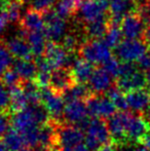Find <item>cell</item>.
Returning a JSON list of instances; mask_svg holds the SVG:
<instances>
[{
	"label": "cell",
	"instance_id": "cell-18",
	"mask_svg": "<svg viewBox=\"0 0 150 151\" xmlns=\"http://www.w3.org/2000/svg\"><path fill=\"white\" fill-rule=\"evenodd\" d=\"M117 88H119L122 91H132L143 88L146 86V78L145 75L141 72L140 69L128 75L119 76L117 79Z\"/></svg>",
	"mask_w": 150,
	"mask_h": 151
},
{
	"label": "cell",
	"instance_id": "cell-54",
	"mask_svg": "<svg viewBox=\"0 0 150 151\" xmlns=\"http://www.w3.org/2000/svg\"><path fill=\"white\" fill-rule=\"evenodd\" d=\"M116 151H128V150H126V149H117Z\"/></svg>",
	"mask_w": 150,
	"mask_h": 151
},
{
	"label": "cell",
	"instance_id": "cell-4",
	"mask_svg": "<svg viewBox=\"0 0 150 151\" xmlns=\"http://www.w3.org/2000/svg\"><path fill=\"white\" fill-rule=\"evenodd\" d=\"M71 54L72 52H69L59 42L50 41L46 44L43 58L48 62L52 69L56 70L62 67H71L74 64L76 60Z\"/></svg>",
	"mask_w": 150,
	"mask_h": 151
},
{
	"label": "cell",
	"instance_id": "cell-41",
	"mask_svg": "<svg viewBox=\"0 0 150 151\" xmlns=\"http://www.w3.org/2000/svg\"><path fill=\"white\" fill-rule=\"evenodd\" d=\"M50 77H52V72L38 71L35 77V81L40 88H47V86H50Z\"/></svg>",
	"mask_w": 150,
	"mask_h": 151
},
{
	"label": "cell",
	"instance_id": "cell-5",
	"mask_svg": "<svg viewBox=\"0 0 150 151\" xmlns=\"http://www.w3.org/2000/svg\"><path fill=\"white\" fill-rule=\"evenodd\" d=\"M55 124H56L57 145L59 147L73 148L82 142L83 133H82V129H79L77 125H73L71 123L66 124V123L57 122V121H55Z\"/></svg>",
	"mask_w": 150,
	"mask_h": 151
},
{
	"label": "cell",
	"instance_id": "cell-8",
	"mask_svg": "<svg viewBox=\"0 0 150 151\" xmlns=\"http://www.w3.org/2000/svg\"><path fill=\"white\" fill-rule=\"evenodd\" d=\"M88 114L93 117L106 119L115 114L116 107L108 97L101 95H93L86 100Z\"/></svg>",
	"mask_w": 150,
	"mask_h": 151
},
{
	"label": "cell",
	"instance_id": "cell-9",
	"mask_svg": "<svg viewBox=\"0 0 150 151\" xmlns=\"http://www.w3.org/2000/svg\"><path fill=\"white\" fill-rule=\"evenodd\" d=\"M88 106L82 100H76V101L69 102L65 105L64 109V118L67 122L71 124L77 125L79 129H85L88 123Z\"/></svg>",
	"mask_w": 150,
	"mask_h": 151
},
{
	"label": "cell",
	"instance_id": "cell-1",
	"mask_svg": "<svg viewBox=\"0 0 150 151\" xmlns=\"http://www.w3.org/2000/svg\"><path fill=\"white\" fill-rule=\"evenodd\" d=\"M85 144L90 151H97L109 145L111 136L105 119L94 117L88 120L85 129Z\"/></svg>",
	"mask_w": 150,
	"mask_h": 151
},
{
	"label": "cell",
	"instance_id": "cell-38",
	"mask_svg": "<svg viewBox=\"0 0 150 151\" xmlns=\"http://www.w3.org/2000/svg\"><path fill=\"white\" fill-rule=\"evenodd\" d=\"M137 14H139L140 19L143 21L145 26H149L150 25V3L149 2H145L143 4L138 5L137 8Z\"/></svg>",
	"mask_w": 150,
	"mask_h": 151
},
{
	"label": "cell",
	"instance_id": "cell-44",
	"mask_svg": "<svg viewBox=\"0 0 150 151\" xmlns=\"http://www.w3.org/2000/svg\"><path fill=\"white\" fill-rule=\"evenodd\" d=\"M7 20H6V18L4 17V14H2V12H0V34H1V32L4 30V28L6 27V24H7Z\"/></svg>",
	"mask_w": 150,
	"mask_h": 151
},
{
	"label": "cell",
	"instance_id": "cell-19",
	"mask_svg": "<svg viewBox=\"0 0 150 151\" xmlns=\"http://www.w3.org/2000/svg\"><path fill=\"white\" fill-rule=\"evenodd\" d=\"M148 129L149 124L145 118L132 114L126 129V138L131 141H140L147 136Z\"/></svg>",
	"mask_w": 150,
	"mask_h": 151
},
{
	"label": "cell",
	"instance_id": "cell-36",
	"mask_svg": "<svg viewBox=\"0 0 150 151\" xmlns=\"http://www.w3.org/2000/svg\"><path fill=\"white\" fill-rule=\"evenodd\" d=\"M120 64L121 63H119L117 58L112 56L110 59H108V60L103 64V68H104L109 74H111L113 77H118V75H119V70H120Z\"/></svg>",
	"mask_w": 150,
	"mask_h": 151
},
{
	"label": "cell",
	"instance_id": "cell-23",
	"mask_svg": "<svg viewBox=\"0 0 150 151\" xmlns=\"http://www.w3.org/2000/svg\"><path fill=\"white\" fill-rule=\"evenodd\" d=\"M14 70L20 75L23 81L33 80L38 72L36 62H33L31 59H18L14 63Z\"/></svg>",
	"mask_w": 150,
	"mask_h": 151
},
{
	"label": "cell",
	"instance_id": "cell-49",
	"mask_svg": "<svg viewBox=\"0 0 150 151\" xmlns=\"http://www.w3.org/2000/svg\"><path fill=\"white\" fill-rule=\"evenodd\" d=\"M97 151H114V150L110 145H107V146H104V147L100 148V149L97 150Z\"/></svg>",
	"mask_w": 150,
	"mask_h": 151
},
{
	"label": "cell",
	"instance_id": "cell-2",
	"mask_svg": "<svg viewBox=\"0 0 150 151\" xmlns=\"http://www.w3.org/2000/svg\"><path fill=\"white\" fill-rule=\"evenodd\" d=\"M78 54L84 60L92 64H104L112 57L111 50L104 40L88 39L80 44Z\"/></svg>",
	"mask_w": 150,
	"mask_h": 151
},
{
	"label": "cell",
	"instance_id": "cell-15",
	"mask_svg": "<svg viewBox=\"0 0 150 151\" xmlns=\"http://www.w3.org/2000/svg\"><path fill=\"white\" fill-rule=\"evenodd\" d=\"M113 76L109 74L104 68L99 67L94 70L88 84L90 88L96 95H102L104 93H107L108 90L112 88V80Z\"/></svg>",
	"mask_w": 150,
	"mask_h": 151
},
{
	"label": "cell",
	"instance_id": "cell-11",
	"mask_svg": "<svg viewBox=\"0 0 150 151\" xmlns=\"http://www.w3.org/2000/svg\"><path fill=\"white\" fill-rule=\"evenodd\" d=\"M138 4L135 0H110L109 1V23L120 25L126 16L137 12Z\"/></svg>",
	"mask_w": 150,
	"mask_h": 151
},
{
	"label": "cell",
	"instance_id": "cell-46",
	"mask_svg": "<svg viewBox=\"0 0 150 151\" xmlns=\"http://www.w3.org/2000/svg\"><path fill=\"white\" fill-rule=\"evenodd\" d=\"M143 143L145 144V145L147 146V148H148V151H150V136H146V137L144 138V139L142 140Z\"/></svg>",
	"mask_w": 150,
	"mask_h": 151
},
{
	"label": "cell",
	"instance_id": "cell-26",
	"mask_svg": "<svg viewBox=\"0 0 150 151\" xmlns=\"http://www.w3.org/2000/svg\"><path fill=\"white\" fill-rule=\"evenodd\" d=\"M82 0H57L55 3V12L62 18H70L77 14Z\"/></svg>",
	"mask_w": 150,
	"mask_h": 151
},
{
	"label": "cell",
	"instance_id": "cell-28",
	"mask_svg": "<svg viewBox=\"0 0 150 151\" xmlns=\"http://www.w3.org/2000/svg\"><path fill=\"white\" fill-rule=\"evenodd\" d=\"M10 93V109L14 110V112H19L21 110H24L29 106V101L26 97L24 90L22 86H14L12 88H9Z\"/></svg>",
	"mask_w": 150,
	"mask_h": 151
},
{
	"label": "cell",
	"instance_id": "cell-31",
	"mask_svg": "<svg viewBox=\"0 0 150 151\" xmlns=\"http://www.w3.org/2000/svg\"><path fill=\"white\" fill-rule=\"evenodd\" d=\"M122 36H123V34L120 29V25L109 23V28L104 37V41L110 48H115L122 41Z\"/></svg>",
	"mask_w": 150,
	"mask_h": 151
},
{
	"label": "cell",
	"instance_id": "cell-47",
	"mask_svg": "<svg viewBox=\"0 0 150 151\" xmlns=\"http://www.w3.org/2000/svg\"><path fill=\"white\" fill-rule=\"evenodd\" d=\"M145 78H146V86H148L149 90H150V70L146 71V74H145Z\"/></svg>",
	"mask_w": 150,
	"mask_h": 151
},
{
	"label": "cell",
	"instance_id": "cell-12",
	"mask_svg": "<svg viewBox=\"0 0 150 151\" xmlns=\"http://www.w3.org/2000/svg\"><path fill=\"white\" fill-rule=\"evenodd\" d=\"M74 83L75 80L70 68L62 67L59 68V69L52 70L50 82V88L54 93L63 95Z\"/></svg>",
	"mask_w": 150,
	"mask_h": 151
},
{
	"label": "cell",
	"instance_id": "cell-6",
	"mask_svg": "<svg viewBox=\"0 0 150 151\" xmlns=\"http://www.w3.org/2000/svg\"><path fill=\"white\" fill-rule=\"evenodd\" d=\"M43 17L45 21L43 32L46 38L54 42L62 41L63 37L67 33V23L65 19L59 16L55 9H48L44 12Z\"/></svg>",
	"mask_w": 150,
	"mask_h": 151
},
{
	"label": "cell",
	"instance_id": "cell-22",
	"mask_svg": "<svg viewBox=\"0 0 150 151\" xmlns=\"http://www.w3.org/2000/svg\"><path fill=\"white\" fill-rule=\"evenodd\" d=\"M71 71L72 75L74 77L75 82L77 83H85L90 80L93 72H94V66L90 62L84 60V59H79L76 60L72 66H71Z\"/></svg>",
	"mask_w": 150,
	"mask_h": 151
},
{
	"label": "cell",
	"instance_id": "cell-43",
	"mask_svg": "<svg viewBox=\"0 0 150 151\" xmlns=\"http://www.w3.org/2000/svg\"><path fill=\"white\" fill-rule=\"evenodd\" d=\"M142 39H143V41L147 44V45L150 46V25H149V26H147L146 29H145Z\"/></svg>",
	"mask_w": 150,
	"mask_h": 151
},
{
	"label": "cell",
	"instance_id": "cell-7",
	"mask_svg": "<svg viewBox=\"0 0 150 151\" xmlns=\"http://www.w3.org/2000/svg\"><path fill=\"white\" fill-rule=\"evenodd\" d=\"M147 44L140 39L122 40L115 47L116 57L122 62H137L144 54H146Z\"/></svg>",
	"mask_w": 150,
	"mask_h": 151
},
{
	"label": "cell",
	"instance_id": "cell-3",
	"mask_svg": "<svg viewBox=\"0 0 150 151\" xmlns=\"http://www.w3.org/2000/svg\"><path fill=\"white\" fill-rule=\"evenodd\" d=\"M108 12L109 0H82L77 14L78 20L85 25L96 20L107 18Z\"/></svg>",
	"mask_w": 150,
	"mask_h": 151
},
{
	"label": "cell",
	"instance_id": "cell-21",
	"mask_svg": "<svg viewBox=\"0 0 150 151\" xmlns=\"http://www.w3.org/2000/svg\"><path fill=\"white\" fill-rule=\"evenodd\" d=\"M12 57L17 59H31L33 56L28 41L23 36H14L5 43Z\"/></svg>",
	"mask_w": 150,
	"mask_h": 151
},
{
	"label": "cell",
	"instance_id": "cell-42",
	"mask_svg": "<svg viewBox=\"0 0 150 151\" xmlns=\"http://www.w3.org/2000/svg\"><path fill=\"white\" fill-rule=\"evenodd\" d=\"M137 67L141 71H148L150 70V52L144 54L138 61H137Z\"/></svg>",
	"mask_w": 150,
	"mask_h": 151
},
{
	"label": "cell",
	"instance_id": "cell-39",
	"mask_svg": "<svg viewBox=\"0 0 150 151\" xmlns=\"http://www.w3.org/2000/svg\"><path fill=\"white\" fill-rule=\"evenodd\" d=\"M10 115L8 111H0V137L4 136L9 129Z\"/></svg>",
	"mask_w": 150,
	"mask_h": 151
},
{
	"label": "cell",
	"instance_id": "cell-30",
	"mask_svg": "<svg viewBox=\"0 0 150 151\" xmlns=\"http://www.w3.org/2000/svg\"><path fill=\"white\" fill-rule=\"evenodd\" d=\"M21 86H22L23 90L26 93V97L28 99L30 105L40 104V101H41V88L36 83L35 80L22 81Z\"/></svg>",
	"mask_w": 150,
	"mask_h": 151
},
{
	"label": "cell",
	"instance_id": "cell-53",
	"mask_svg": "<svg viewBox=\"0 0 150 151\" xmlns=\"http://www.w3.org/2000/svg\"><path fill=\"white\" fill-rule=\"evenodd\" d=\"M20 151H30V150H29V149H26V148H23V149H22V150H20Z\"/></svg>",
	"mask_w": 150,
	"mask_h": 151
},
{
	"label": "cell",
	"instance_id": "cell-37",
	"mask_svg": "<svg viewBox=\"0 0 150 151\" xmlns=\"http://www.w3.org/2000/svg\"><path fill=\"white\" fill-rule=\"evenodd\" d=\"M10 93L4 86H0V111H8L10 109Z\"/></svg>",
	"mask_w": 150,
	"mask_h": 151
},
{
	"label": "cell",
	"instance_id": "cell-40",
	"mask_svg": "<svg viewBox=\"0 0 150 151\" xmlns=\"http://www.w3.org/2000/svg\"><path fill=\"white\" fill-rule=\"evenodd\" d=\"M56 2L57 0H32V7L39 10V12H44L50 9Z\"/></svg>",
	"mask_w": 150,
	"mask_h": 151
},
{
	"label": "cell",
	"instance_id": "cell-10",
	"mask_svg": "<svg viewBox=\"0 0 150 151\" xmlns=\"http://www.w3.org/2000/svg\"><path fill=\"white\" fill-rule=\"evenodd\" d=\"M41 101L47 109L52 120L61 122L62 117H64L65 101L61 95L54 93L48 88H41Z\"/></svg>",
	"mask_w": 150,
	"mask_h": 151
},
{
	"label": "cell",
	"instance_id": "cell-16",
	"mask_svg": "<svg viewBox=\"0 0 150 151\" xmlns=\"http://www.w3.org/2000/svg\"><path fill=\"white\" fill-rule=\"evenodd\" d=\"M19 24L24 31H43L45 27L43 12L33 7L30 8L22 16Z\"/></svg>",
	"mask_w": 150,
	"mask_h": 151
},
{
	"label": "cell",
	"instance_id": "cell-50",
	"mask_svg": "<svg viewBox=\"0 0 150 151\" xmlns=\"http://www.w3.org/2000/svg\"><path fill=\"white\" fill-rule=\"evenodd\" d=\"M0 151H10L9 149L7 148V146L4 144V142H1L0 141Z\"/></svg>",
	"mask_w": 150,
	"mask_h": 151
},
{
	"label": "cell",
	"instance_id": "cell-20",
	"mask_svg": "<svg viewBox=\"0 0 150 151\" xmlns=\"http://www.w3.org/2000/svg\"><path fill=\"white\" fill-rule=\"evenodd\" d=\"M28 41L32 50V54L36 58L43 56L46 48V36L43 31H24L22 30V35Z\"/></svg>",
	"mask_w": 150,
	"mask_h": 151
},
{
	"label": "cell",
	"instance_id": "cell-32",
	"mask_svg": "<svg viewBox=\"0 0 150 151\" xmlns=\"http://www.w3.org/2000/svg\"><path fill=\"white\" fill-rule=\"evenodd\" d=\"M107 97L113 102V104L115 105L116 109L119 110V111H126L128 109V101H126V96L123 95L122 91L119 88H112L107 91Z\"/></svg>",
	"mask_w": 150,
	"mask_h": 151
},
{
	"label": "cell",
	"instance_id": "cell-34",
	"mask_svg": "<svg viewBox=\"0 0 150 151\" xmlns=\"http://www.w3.org/2000/svg\"><path fill=\"white\" fill-rule=\"evenodd\" d=\"M12 63V55L5 44L0 42V76L9 68Z\"/></svg>",
	"mask_w": 150,
	"mask_h": 151
},
{
	"label": "cell",
	"instance_id": "cell-27",
	"mask_svg": "<svg viewBox=\"0 0 150 151\" xmlns=\"http://www.w3.org/2000/svg\"><path fill=\"white\" fill-rule=\"evenodd\" d=\"M22 2L18 0H6L1 12L4 14L8 23H20L22 19Z\"/></svg>",
	"mask_w": 150,
	"mask_h": 151
},
{
	"label": "cell",
	"instance_id": "cell-24",
	"mask_svg": "<svg viewBox=\"0 0 150 151\" xmlns=\"http://www.w3.org/2000/svg\"><path fill=\"white\" fill-rule=\"evenodd\" d=\"M94 95L92 91H90V86H86L85 83H77L75 82L70 88H68L64 93H63V98L66 103L69 102L76 101V100H88L90 96Z\"/></svg>",
	"mask_w": 150,
	"mask_h": 151
},
{
	"label": "cell",
	"instance_id": "cell-25",
	"mask_svg": "<svg viewBox=\"0 0 150 151\" xmlns=\"http://www.w3.org/2000/svg\"><path fill=\"white\" fill-rule=\"evenodd\" d=\"M109 28V19L103 18L84 25V31L88 39H101L105 37Z\"/></svg>",
	"mask_w": 150,
	"mask_h": 151
},
{
	"label": "cell",
	"instance_id": "cell-29",
	"mask_svg": "<svg viewBox=\"0 0 150 151\" xmlns=\"http://www.w3.org/2000/svg\"><path fill=\"white\" fill-rule=\"evenodd\" d=\"M3 142L10 151H20L26 146L22 134L16 129H9L6 132L3 136Z\"/></svg>",
	"mask_w": 150,
	"mask_h": 151
},
{
	"label": "cell",
	"instance_id": "cell-35",
	"mask_svg": "<svg viewBox=\"0 0 150 151\" xmlns=\"http://www.w3.org/2000/svg\"><path fill=\"white\" fill-rule=\"evenodd\" d=\"M62 45L68 50L69 52H74L78 45V37L74 33H66V35L62 39Z\"/></svg>",
	"mask_w": 150,
	"mask_h": 151
},
{
	"label": "cell",
	"instance_id": "cell-51",
	"mask_svg": "<svg viewBox=\"0 0 150 151\" xmlns=\"http://www.w3.org/2000/svg\"><path fill=\"white\" fill-rule=\"evenodd\" d=\"M135 1L137 2L138 5H140V4H143V3H145V2H147V0H135Z\"/></svg>",
	"mask_w": 150,
	"mask_h": 151
},
{
	"label": "cell",
	"instance_id": "cell-48",
	"mask_svg": "<svg viewBox=\"0 0 150 151\" xmlns=\"http://www.w3.org/2000/svg\"><path fill=\"white\" fill-rule=\"evenodd\" d=\"M145 119H146V121L148 122V124L150 125V107L148 108V109L145 111Z\"/></svg>",
	"mask_w": 150,
	"mask_h": 151
},
{
	"label": "cell",
	"instance_id": "cell-13",
	"mask_svg": "<svg viewBox=\"0 0 150 151\" xmlns=\"http://www.w3.org/2000/svg\"><path fill=\"white\" fill-rule=\"evenodd\" d=\"M132 114L126 111H120L109 117L107 125L111 139L115 142H120L126 139V129Z\"/></svg>",
	"mask_w": 150,
	"mask_h": 151
},
{
	"label": "cell",
	"instance_id": "cell-55",
	"mask_svg": "<svg viewBox=\"0 0 150 151\" xmlns=\"http://www.w3.org/2000/svg\"><path fill=\"white\" fill-rule=\"evenodd\" d=\"M147 2H149V3H150V0H147Z\"/></svg>",
	"mask_w": 150,
	"mask_h": 151
},
{
	"label": "cell",
	"instance_id": "cell-17",
	"mask_svg": "<svg viewBox=\"0 0 150 151\" xmlns=\"http://www.w3.org/2000/svg\"><path fill=\"white\" fill-rule=\"evenodd\" d=\"M128 109L134 112H144L150 107V91L140 90L128 91L126 93Z\"/></svg>",
	"mask_w": 150,
	"mask_h": 151
},
{
	"label": "cell",
	"instance_id": "cell-45",
	"mask_svg": "<svg viewBox=\"0 0 150 151\" xmlns=\"http://www.w3.org/2000/svg\"><path fill=\"white\" fill-rule=\"evenodd\" d=\"M72 151H90L88 147L86 146V144H82V143H79L78 145L74 146L72 148Z\"/></svg>",
	"mask_w": 150,
	"mask_h": 151
},
{
	"label": "cell",
	"instance_id": "cell-52",
	"mask_svg": "<svg viewBox=\"0 0 150 151\" xmlns=\"http://www.w3.org/2000/svg\"><path fill=\"white\" fill-rule=\"evenodd\" d=\"M18 1H20V2H22V3H25V2H27V1H29V0H18Z\"/></svg>",
	"mask_w": 150,
	"mask_h": 151
},
{
	"label": "cell",
	"instance_id": "cell-14",
	"mask_svg": "<svg viewBox=\"0 0 150 151\" xmlns=\"http://www.w3.org/2000/svg\"><path fill=\"white\" fill-rule=\"evenodd\" d=\"M120 29L126 39H141L146 26L137 12H133L122 19Z\"/></svg>",
	"mask_w": 150,
	"mask_h": 151
},
{
	"label": "cell",
	"instance_id": "cell-33",
	"mask_svg": "<svg viewBox=\"0 0 150 151\" xmlns=\"http://www.w3.org/2000/svg\"><path fill=\"white\" fill-rule=\"evenodd\" d=\"M0 81L3 83L5 88H12L14 86H19L22 84L23 80L21 79L20 75L14 71V69H7L1 76H0Z\"/></svg>",
	"mask_w": 150,
	"mask_h": 151
}]
</instances>
